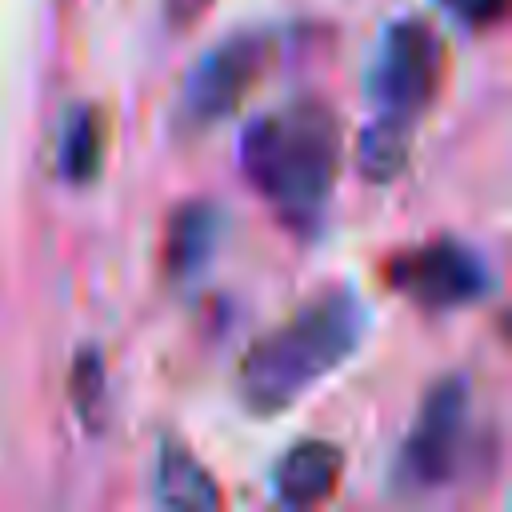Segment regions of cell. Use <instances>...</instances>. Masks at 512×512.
I'll use <instances>...</instances> for the list:
<instances>
[{
  "label": "cell",
  "mask_w": 512,
  "mask_h": 512,
  "mask_svg": "<svg viewBox=\"0 0 512 512\" xmlns=\"http://www.w3.org/2000/svg\"><path fill=\"white\" fill-rule=\"evenodd\" d=\"M104 396H108L104 360H100L96 348H80L76 360H72V404H76V412L88 428L104 424Z\"/></svg>",
  "instance_id": "8fae6325"
},
{
  "label": "cell",
  "mask_w": 512,
  "mask_h": 512,
  "mask_svg": "<svg viewBox=\"0 0 512 512\" xmlns=\"http://www.w3.org/2000/svg\"><path fill=\"white\" fill-rule=\"evenodd\" d=\"M364 332L368 308L360 296L332 288L308 300L284 324L252 340V348L244 352L236 372L244 408L256 416H276L292 408L360 348Z\"/></svg>",
  "instance_id": "7a4b0ae2"
},
{
  "label": "cell",
  "mask_w": 512,
  "mask_h": 512,
  "mask_svg": "<svg viewBox=\"0 0 512 512\" xmlns=\"http://www.w3.org/2000/svg\"><path fill=\"white\" fill-rule=\"evenodd\" d=\"M444 76V44L436 28L420 16H404L384 28L372 68H368V100L376 124L408 128L424 116Z\"/></svg>",
  "instance_id": "3957f363"
},
{
  "label": "cell",
  "mask_w": 512,
  "mask_h": 512,
  "mask_svg": "<svg viewBox=\"0 0 512 512\" xmlns=\"http://www.w3.org/2000/svg\"><path fill=\"white\" fill-rule=\"evenodd\" d=\"M156 504L172 508V512H212L224 504L212 472L180 444V440H164L156 452Z\"/></svg>",
  "instance_id": "9c48e42d"
},
{
  "label": "cell",
  "mask_w": 512,
  "mask_h": 512,
  "mask_svg": "<svg viewBox=\"0 0 512 512\" xmlns=\"http://www.w3.org/2000/svg\"><path fill=\"white\" fill-rule=\"evenodd\" d=\"M208 8H212V0H164V16H168L172 28H188V24H196Z\"/></svg>",
  "instance_id": "4fadbf2b"
},
{
  "label": "cell",
  "mask_w": 512,
  "mask_h": 512,
  "mask_svg": "<svg viewBox=\"0 0 512 512\" xmlns=\"http://www.w3.org/2000/svg\"><path fill=\"white\" fill-rule=\"evenodd\" d=\"M344 164V128L324 100H292L260 112L240 132V168L284 224L320 220Z\"/></svg>",
  "instance_id": "6da1fadb"
},
{
  "label": "cell",
  "mask_w": 512,
  "mask_h": 512,
  "mask_svg": "<svg viewBox=\"0 0 512 512\" xmlns=\"http://www.w3.org/2000/svg\"><path fill=\"white\" fill-rule=\"evenodd\" d=\"M344 472V452L328 440H300L292 444L276 468H272V492L288 508H312L328 500L340 484Z\"/></svg>",
  "instance_id": "ba28073f"
},
{
  "label": "cell",
  "mask_w": 512,
  "mask_h": 512,
  "mask_svg": "<svg viewBox=\"0 0 512 512\" xmlns=\"http://www.w3.org/2000/svg\"><path fill=\"white\" fill-rule=\"evenodd\" d=\"M468 416H472L468 380L464 376L436 380V388L424 396V404L396 452L392 480L400 492L424 496V492L452 484L464 444H468Z\"/></svg>",
  "instance_id": "277c9868"
},
{
  "label": "cell",
  "mask_w": 512,
  "mask_h": 512,
  "mask_svg": "<svg viewBox=\"0 0 512 512\" xmlns=\"http://www.w3.org/2000/svg\"><path fill=\"white\" fill-rule=\"evenodd\" d=\"M104 164V120L96 108H76L60 136V176L68 184H88Z\"/></svg>",
  "instance_id": "30bf717a"
},
{
  "label": "cell",
  "mask_w": 512,
  "mask_h": 512,
  "mask_svg": "<svg viewBox=\"0 0 512 512\" xmlns=\"http://www.w3.org/2000/svg\"><path fill=\"white\" fill-rule=\"evenodd\" d=\"M268 56H272V44L260 32H240V36H228L216 48H208L180 88L176 128L208 132L212 124L232 116L244 104V96L252 92V84L264 76Z\"/></svg>",
  "instance_id": "5b68a950"
},
{
  "label": "cell",
  "mask_w": 512,
  "mask_h": 512,
  "mask_svg": "<svg viewBox=\"0 0 512 512\" xmlns=\"http://www.w3.org/2000/svg\"><path fill=\"white\" fill-rule=\"evenodd\" d=\"M388 284L392 292L408 296L412 304L428 308V312H448V308H464L472 300H480L492 284L488 264L476 248L460 244V240H428L412 252H400L388 264Z\"/></svg>",
  "instance_id": "8992f818"
},
{
  "label": "cell",
  "mask_w": 512,
  "mask_h": 512,
  "mask_svg": "<svg viewBox=\"0 0 512 512\" xmlns=\"http://www.w3.org/2000/svg\"><path fill=\"white\" fill-rule=\"evenodd\" d=\"M224 232V212L212 200H184L164 228V248H160V264L172 280H192L200 276L220 244Z\"/></svg>",
  "instance_id": "52a82bcc"
},
{
  "label": "cell",
  "mask_w": 512,
  "mask_h": 512,
  "mask_svg": "<svg viewBox=\"0 0 512 512\" xmlns=\"http://www.w3.org/2000/svg\"><path fill=\"white\" fill-rule=\"evenodd\" d=\"M436 4L464 28H492L508 12V0H436Z\"/></svg>",
  "instance_id": "7c38bea8"
}]
</instances>
